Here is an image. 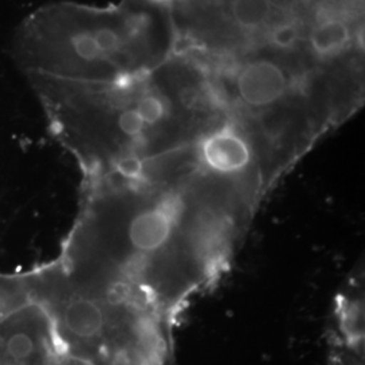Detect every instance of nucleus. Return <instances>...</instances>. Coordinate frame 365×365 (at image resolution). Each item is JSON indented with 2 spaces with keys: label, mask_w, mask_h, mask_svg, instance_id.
<instances>
[{
  "label": "nucleus",
  "mask_w": 365,
  "mask_h": 365,
  "mask_svg": "<svg viewBox=\"0 0 365 365\" xmlns=\"http://www.w3.org/2000/svg\"><path fill=\"white\" fill-rule=\"evenodd\" d=\"M200 141L128 173L84 179L78 218L56 261L63 272L178 324L229 271L267 196L259 173L215 167Z\"/></svg>",
  "instance_id": "obj_1"
},
{
  "label": "nucleus",
  "mask_w": 365,
  "mask_h": 365,
  "mask_svg": "<svg viewBox=\"0 0 365 365\" xmlns=\"http://www.w3.org/2000/svg\"><path fill=\"white\" fill-rule=\"evenodd\" d=\"M26 78L84 179L129 172L195 144L230 118L209 66L179 51L148 73L117 81Z\"/></svg>",
  "instance_id": "obj_2"
},
{
  "label": "nucleus",
  "mask_w": 365,
  "mask_h": 365,
  "mask_svg": "<svg viewBox=\"0 0 365 365\" xmlns=\"http://www.w3.org/2000/svg\"><path fill=\"white\" fill-rule=\"evenodd\" d=\"M176 48L165 0L53 1L29 14L13 39L14 60L26 76L95 83L148 73Z\"/></svg>",
  "instance_id": "obj_3"
},
{
  "label": "nucleus",
  "mask_w": 365,
  "mask_h": 365,
  "mask_svg": "<svg viewBox=\"0 0 365 365\" xmlns=\"http://www.w3.org/2000/svg\"><path fill=\"white\" fill-rule=\"evenodd\" d=\"M57 341L78 365H176V322L141 302L71 279L56 261L31 274Z\"/></svg>",
  "instance_id": "obj_4"
},
{
  "label": "nucleus",
  "mask_w": 365,
  "mask_h": 365,
  "mask_svg": "<svg viewBox=\"0 0 365 365\" xmlns=\"http://www.w3.org/2000/svg\"><path fill=\"white\" fill-rule=\"evenodd\" d=\"M337 307V336L334 344V365H364V315L360 298H353L352 289L341 295Z\"/></svg>",
  "instance_id": "obj_5"
}]
</instances>
